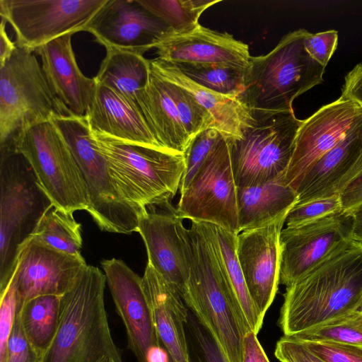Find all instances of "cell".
I'll list each match as a JSON object with an SVG mask.
<instances>
[{"label": "cell", "mask_w": 362, "mask_h": 362, "mask_svg": "<svg viewBox=\"0 0 362 362\" xmlns=\"http://www.w3.org/2000/svg\"><path fill=\"white\" fill-rule=\"evenodd\" d=\"M362 309V243L348 239L286 287L279 325L289 337Z\"/></svg>", "instance_id": "cell-1"}, {"label": "cell", "mask_w": 362, "mask_h": 362, "mask_svg": "<svg viewBox=\"0 0 362 362\" xmlns=\"http://www.w3.org/2000/svg\"><path fill=\"white\" fill-rule=\"evenodd\" d=\"M182 226L188 276L180 293L207 331L226 362H242V325L223 282L216 255L204 222Z\"/></svg>", "instance_id": "cell-2"}, {"label": "cell", "mask_w": 362, "mask_h": 362, "mask_svg": "<svg viewBox=\"0 0 362 362\" xmlns=\"http://www.w3.org/2000/svg\"><path fill=\"white\" fill-rule=\"evenodd\" d=\"M105 274L86 265L62 296L59 329L43 362H123L105 307Z\"/></svg>", "instance_id": "cell-3"}, {"label": "cell", "mask_w": 362, "mask_h": 362, "mask_svg": "<svg viewBox=\"0 0 362 362\" xmlns=\"http://www.w3.org/2000/svg\"><path fill=\"white\" fill-rule=\"evenodd\" d=\"M307 33L291 32L267 54L251 57L239 98L255 120L293 110L296 98L323 81L325 67L305 48Z\"/></svg>", "instance_id": "cell-4"}, {"label": "cell", "mask_w": 362, "mask_h": 362, "mask_svg": "<svg viewBox=\"0 0 362 362\" xmlns=\"http://www.w3.org/2000/svg\"><path fill=\"white\" fill-rule=\"evenodd\" d=\"M91 134L116 188L128 203L142 213L148 207L171 205L185 172L184 154Z\"/></svg>", "instance_id": "cell-5"}, {"label": "cell", "mask_w": 362, "mask_h": 362, "mask_svg": "<svg viewBox=\"0 0 362 362\" xmlns=\"http://www.w3.org/2000/svg\"><path fill=\"white\" fill-rule=\"evenodd\" d=\"M0 150L1 294L12 279L22 245L52 202L27 160L11 146Z\"/></svg>", "instance_id": "cell-6"}, {"label": "cell", "mask_w": 362, "mask_h": 362, "mask_svg": "<svg viewBox=\"0 0 362 362\" xmlns=\"http://www.w3.org/2000/svg\"><path fill=\"white\" fill-rule=\"evenodd\" d=\"M34 52L16 47L0 66V146L26 128L74 115L52 91Z\"/></svg>", "instance_id": "cell-7"}, {"label": "cell", "mask_w": 362, "mask_h": 362, "mask_svg": "<svg viewBox=\"0 0 362 362\" xmlns=\"http://www.w3.org/2000/svg\"><path fill=\"white\" fill-rule=\"evenodd\" d=\"M4 146H13L27 160L52 204L70 213L87 211L89 195L83 176L52 121L23 129Z\"/></svg>", "instance_id": "cell-8"}, {"label": "cell", "mask_w": 362, "mask_h": 362, "mask_svg": "<svg viewBox=\"0 0 362 362\" xmlns=\"http://www.w3.org/2000/svg\"><path fill=\"white\" fill-rule=\"evenodd\" d=\"M52 122L69 145L81 171L89 195L87 211L98 227L110 233L137 232L140 216L144 213L119 193L104 158L93 144L87 117L71 115Z\"/></svg>", "instance_id": "cell-9"}, {"label": "cell", "mask_w": 362, "mask_h": 362, "mask_svg": "<svg viewBox=\"0 0 362 362\" xmlns=\"http://www.w3.org/2000/svg\"><path fill=\"white\" fill-rule=\"evenodd\" d=\"M303 120L293 110L256 120L240 139H227L237 187L265 182L286 175Z\"/></svg>", "instance_id": "cell-10"}, {"label": "cell", "mask_w": 362, "mask_h": 362, "mask_svg": "<svg viewBox=\"0 0 362 362\" xmlns=\"http://www.w3.org/2000/svg\"><path fill=\"white\" fill-rule=\"evenodd\" d=\"M237 187L228 142L221 135L180 192L177 211L183 219L213 223L238 234Z\"/></svg>", "instance_id": "cell-11"}, {"label": "cell", "mask_w": 362, "mask_h": 362, "mask_svg": "<svg viewBox=\"0 0 362 362\" xmlns=\"http://www.w3.org/2000/svg\"><path fill=\"white\" fill-rule=\"evenodd\" d=\"M107 0H0L17 47L34 51L69 33L85 31Z\"/></svg>", "instance_id": "cell-12"}, {"label": "cell", "mask_w": 362, "mask_h": 362, "mask_svg": "<svg viewBox=\"0 0 362 362\" xmlns=\"http://www.w3.org/2000/svg\"><path fill=\"white\" fill-rule=\"evenodd\" d=\"M362 120V107L340 96L303 121L286 172L287 184L296 192L303 177L325 154Z\"/></svg>", "instance_id": "cell-13"}, {"label": "cell", "mask_w": 362, "mask_h": 362, "mask_svg": "<svg viewBox=\"0 0 362 362\" xmlns=\"http://www.w3.org/2000/svg\"><path fill=\"white\" fill-rule=\"evenodd\" d=\"M87 265L82 255H71L30 238L21 247L12 276L17 292V311L40 296H62Z\"/></svg>", "instance_id": "cell-14"}, {"label": "cell", "mask_w": 362, "mask_h": 362, "mask_svg": "<svg viewBox=\"0 0 362 362\" xmlns=\"http://www.w3.org/2000/svg\"><path fill=\"white\" fill-rule=\"evenodd\" d=\"M288 214L236 235L238 259L250 297L262 319L280 284V235Z\"/></svg>", "instance_id": "cell-15"}, {"label": "cell", "mask_w": 362, "mask_h": 362, "mask_svg": "<svg viewBox=\"0 0 362 362\" xmlns=\"http://www.w3.org/2000/svg\"><path fill=\"white\" fill-rule=\"evenodd\" d=\"M352 216L341 211L313 222L283 228L279 282L288 286L337 245L351 238Z\"/></svg>", "instance_id": "cell-16"}, {"label": "cell", "mask_w": 362, "mask_h": 362, "mask_svg": "<svg viewBox=\"0 0 362 362\" xmlns=\"http://www.w3.org/2000/svg\"><path fill=\"white\" fill-rule=\"evenodd\" d=\"M170 30L139 0H107L85 31L90 33L106 49L143 55Z\"/></svg>", "instance_id": "cell-17"}, {"label": "cell", "mask_w": 362, "mask_h": 362, "mask_svg": "<svg viewBox=\"0 0 362 362\" xmlns=\"http://www.w3.org/2000/svg\"><path fill=\"white\" fill-rule=\"evenodd\" d=\"M101 267L117 312L124 323L128 347L138 362H146L149 349L162 345L144 290L142 277L116 258L103 260Z\"/></svg>", "instance_id": "cell-18"}, {"label": "cell", "mask_w": 362, "mask_h": 362, "mask_svg": "<svg viewBox=\"0 0 362 362\" xmlns=\"http://www.w3.org/2000/svg\"><path fill=\"white\" fill-rule=\"evenodd\" d=\"M154 48L158 59L173 64H219L245 69L252 57L247 44L201 24L187 33H166Z\"/></svg>", "instance_id": "cell-19"}, {"label": "cell", "mask_w": 362, "mask_h": 362, "mask_svg": "<svg viewBox=\"0 0 362 362\" xmlns=\"http://www.w3.org/2000/svg\"><path fill=\"white\" fill-rule=\"evenodd\" d=\"M150 209L140 216L137 228L146 249L147 263L181 293L188 276L183 218L172 205L163 211Z\"/></svg>", "instance_id": "cell-20"}, {"label": "cell", "mask_w": 362, "mask_h": 362, "mask_svg": "<svg viewBox=\"0 0 362 362\" xmlns=\"http://www.w3.org/2000/svg\"><path fill=\"white\" fill-rule=\"evenodd\" d=\"M74 33L61 36L35 50L46 79L59 100L78 117L87 116L94 100L96 83L79 69L72 48Z\"/></svg>", "instance_id": "cell-21"}, {"label": "cell", "mask_w": 362, "mask_h": 362, "mask_svg": "<svg viewBox=\"0 0 362 362\" xmlns=\"http://www.w3.org/2000/svg\"><path fill=\"white\" fill-rule=\"evenodd\" d=\"M361 169L362 120L309 170L297 189V204L339 194Z\"/></svg>", "instance_id": "cell-22"}, {"label": "cell", "mask_w": 362, "mask_h": 362, "mask_svg": "<svg viewBox=\"0 0 362 362\" xmlns=\"http://www.w3.org/2000/svg\"><path fill=\"white\" fill-rule=\"evenodd\" d=\"M96 85L86 116L92 134L165 151L152 134L136 104L110 88Z\"/></svg>", "instance_id": "cell-23"}, {"label": "cell", "mask_w": 362, "mask_h": 362, "mask_svg": "<svg viewBox=\"0 0 362 362\" xmlns=\"http://www.w3.org/2000/svg\"><path fill=\"white\" fill-rule=\"evenodd\" d=\"M142 281L161 345L175 362H190L184 327L187 310L180 293L148 263Z\"/></svg>", "instance_id": "cell-24"}, {"label": "cell", "mask_w": 362, "mask_h": 362, "mask_svg": "<svg viewBox=\"0 0 362 362\" xmlns=\"http://www.w3.org/2000/svg\"><path fill=\"white\" fill-rule=\"evenodd\" d=\"M151 67L163 79L189 93L211 115L214 129L227 139L242 138L256 122L239 97L207 89L187 78L173 64L158 58L151 60Z\"/></svg>", "instance_id": "cell-25"}, {"label": "cell", "mask_w": 362, "mask_h": 362, "mask_svg": "<svg viewBox=\"0 0 362 362\" xmlns=\"http://www.w3.org/2000/svg\"><path fill=\"white\" fill-rule=\"evenodd\" d=\"M136 104L162 148L171 153L184 154L191 139L180 121L165 81L151 68L148 83L139 93Z\"/></svg>", "instance_id": "cell-26"}, {"label": "cell", "mask_w": 362, "mask_h": 362, "mask_svg": "<svg viewBox=\"0 0 362 362\" xmlns=\"http://www.w3.org/2000/svg\"><path fill=\"white\" fill-rule=\"evenodd\" d=\"M213 244L235 313L246 332L258 334L263 320L249 293L236 252V235L229 230L204 223Z\"/></svg>", "instance_id": "cell-27"}, {"label": "cell", "mask_w": 362, "mask_h": 362, "mask_svg": "<svg viewBox=\"0 0 362 362\" xmlns=\"http://www.w3.org/2000/svg\"><path fill=\"white\" fill-rule=\"evenodd\" d=\"M298 201V193L285 175L263 183L237 187L239 233L264 226L288 213Z\"/></svg>", "instance_id": "cell-28"}, {"label": "cell", "mask_w": 362, "mask_h": 362, "mask_svg": "<svg viewBox=\"0 0 362 362\" xmlns=\"http://www.w3.org/2000/svg\"><path fill=\"white\" fill-rule=\"evenodd\" d=\"M151 74V60L136 53L106 49L97 75L96 84L110 88L136 104L139 93L146 86Z\"/></svg>", "instance_id": "cell-29"}, {"label": "cell", "mask_w": 362, "mask_h": 362, "mask_svg": "<svg viewBox=\"0 0 362 362\" xmlns=\"http://www.w3.org/2000/svg\"><path fill=\"white\" fill-rule=\"evenodd\" d=\"M62 296L45 295L28 300L16 314L25 335L45 356L59 329Z\"/></svg>", "instance_id": "cell-30"}, {"label": "cell", "mask_w": 362, "mask_h": 362, "mask_svg": "<svg viewBox=\"0 0 362 362\" xmlns=\"http://www.w3.org/2000/svg\"><path fill=\"white\" fill-rule=\"evenodd\" d=\"M73 214L51 204L30 238L66 254L81 255V225Z\"/></svg>", "instance_id": "cell-31"}, {"label": "cell", "mask_w": 362, "mask_h": 362, "mask_svg": "<svg viewBox=\"0 0 362 362\" xmlns=\"http://www.w3.org/2000/svg\"><path fill=\"white\" fill-rule=\"evenodd\" d=\"M173 65L192 81L211 90L237 97L244 91L246 69L219 64Z\"/></svg>", "instance_id": "cell-32"}, {"label": "cell", "mask_w": 362, "mask_h": 362, "mask_svg": "<svg viewBox=\"0 0 362 362\" xmlns=\"http://www.w3.org/2000/svg\"><path fill=\"white\" fill-rule=\"evenodd\" d=\"M176 33L192 31L199 25L204 11L218 0H139Z\"/></svg>", "instance_id": "cell-33"}, {"label": "cell", "mask_w": 362, "mask_h": 362, "mask_svg": "<svg viewBox=\"0 0 362 362\" xmlns=\"http://www.w3.org/2000/svg\"><path fill=\"white\" fill-rule=\"evenodd\" d=\"M288 337L299 341H330L362 346V315L359 311Z\"/></svg>", "instance_id": "cell-34"}, {"label": "cell", "mask_w": 362, "mask_h": 362, "mask_svg": "<svg viewBox=\"0 0 362 362\" xmlns=\"http://www.w3.org/2000/svg\"><path fill=\"white\" fill-rule=\"evenodd\" d=\"M163 80L175 105L180 121L191 140L206 129H214L211 115L189 93L173 83Z\"/></svg>", "instance_id": "cell-35"}, {"label": "cell", "mask_w": 362, "mask_h": 362, "mask_svg": "<svg viewBox=\"0 0 362 362\" xmlns=\"http://www.w3.org/2000/svg\"><path fill=\"white\" fill-rule=\"evenodd\" d=\"M221 136L216 129L209 128L199 132L191 140L184 153L185 169L180 183V192L191 182Z\"/></svg>", "instance_id": "cell-36"}, {"label": "cell", "mask_w": 362, "mask_h": 362, "mask_svg": "<svg viewBox=\"0 0 362 362\" xmlns=\"http://www.w3.org/2000/svg\"><path fill=\"white\" fill-rule=\"evenodd\" d=\"M342 211L339 194L296 204L286 216V227L302 226Z\"/></svg>", "instance_id": "cell-37"}, {"label": "cell", "mask_w": 362, "mask_h": 362, "mask_svg": "<svg viewBox=\"0 0 362 362\" xmlns=\"http://www.w3.org/2000/svg\"><path fill=\"white\" fill-rule=\"evenodd\" d=\"M300 341L326 362H362V346L330 341Z\"/></svg>", "instance_id": "cell-38"}, {"label": "cell", "mask_w": 362, "mask_h": 362, "mask_svg": "<svg viewBox=\"0 0 362 362\" xmlns=\"http://www.w3.org/2000/svg\"><path fill=\"white\" fill-rule=\"evenodd\" d=\"M44 355L30 343L17 316L8 338L5 362H43Z\"/></svg>", "instance_id": "cell-39"}, {"label": "cell", "mask_w": 362, "mask_h": 362, "mask_svg": "<svg viewBox=\"0 0 362 362\" xmlns=\"http://www.w3.org/2000/svg\"><path fill=\"white\" fill-rule=\"evenodd\" d=\"M0 297V362H5L7 344L17 311V292L13 278Z\"/></svg>", "instance_id": "cell-40"}, {"label": "cell", "mask_w": 362, "mask_h": 362, "mask_svg": "<svg viewBox=\"0 0 362 362\" xmlns=\"http://www.w3.org/2000/svg\"><path fill=\"white\" fill-rule=\"evenodd\" d=\"M338 45V32L329 30L317 33L308 31L304 45L310 57L326 67Z\"/></svg>", "instance_id": "cell-41"}, {"label": "cell", "mask_w": 362, "mask_h": 362, "mask_svg": "<svg viewBox=\"0 0 362 362\" xmlns=\"http://www.w3.org/2000/svg\"><path fill=\"white\" fill-rule=\"evenodd\" d=\"M274 355L280 362H326L302 341L286 336L277 341Z\"/></svg>", "instance_id": "cell-42"}, {"label": "cell", "mask_w": 362, "mask_h": 362, "mask_svg": "<svg viewBox=\"0 0 362 362\" xmlns=\"http://www.w3.org/2000/svg\"><path fill=\"white\" fill-rule=\"evenodd\" d=\"M343 211L351 214L362 205V171L339 193Z\"/></svg>", "instance_id": "cell-43"}, {"label": "cell", "mask_w": 362, "mask_h": 362, "mask_svg": "<svg viewBox=\"0 0 362 362\" xmlns=\"http://www.w3.org/2000/svg\"><path fill=\"white\" fill-rule=\"evenodd\" d=\"M341 96L355 101L362 107V63L345 76Z\"/></svg>", "instance_id": "cell-44"}, {"label": "cell", "mask_w": 362, "mask_h": 362, "mask_svg": "<svg viewBox=\"0 0 362 362\" xmlns=\"http://www.w3.org/2000/svg\"><path fill=\"white\" fill-rule=\"evenodd\" d=\"M257 335L252 332L245 334L242 362H269Z\"/></svg>", "instance_id": "cell-45"}, {"label": "cell", "mask_w": 362, "mask_h": 362, "mask_svg": "<svg viewBox=\"0 0 362 362\" xmlns=\"http://www.w3.org/2000/svg\"><path fill=\"white\" fill-rule=\"evenodd\" d=\"M193 329L197 341L202 350L204 362H226L218 347L209 334H206L194 323Z\"/></svg>", "instance_id": "cell-46"}, {"label": "cell", "mask_w": 362, "mask_h": 362, "mask_svg": "<svg viewBox=\"0 0 362 362\" xmlns=\"http://www.w3.org/2000/svg\"><path fill=\"white\" fill-rule=\"evenodd\" d=\"M6 21L1 18L0 26V66L11 56L16 48L15 42L8 37L6 31Z\"/></svg>", "instance_id": "cell-47"}, {"label": "cell", "mask_w": 362, "mask_h": 362, "mask_svg": "<svg viewBox=\"0 0 362 362\" xmlns=\"http://www.w3.org/2000/svg\"><path fill=\"white\" fill-rule=\"evenodd\" d=\"M352 216L351 238L362 243V205L351 213Z\"/></svg>", "instance_id": "cell-48"}, {"label": "cell", "mask_w": 362, "mask_h": 362, "mask_svg": "<svg viewBox=\"0 0 362 362\" xmlns=\"http://www.w3.org/2000/svg\"><path fill=\"white\" fill-rule=\"evenodd\" d=\"M170 362H175V361L170 358Z\"/></svg>", "instance_id": "cell-49"}, {"label": "cell", "mask_w": 362, "mask_h": 362, "mask_svg": "<svg viewBox=\"0 0 362 362\" xmlns=\"http://www.w3.org/2000/svg\"><path fill=\"white\" fill-rule=\"evenodd\" d=\"M360 313L362 315V309L360 310Z\"/></svg>", "instance_id": "cell-50"}]
</instances>
